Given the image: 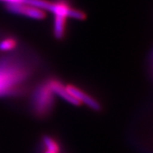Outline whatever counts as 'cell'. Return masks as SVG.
I'll list each match as a JSON object with an SVG mask.
<instances>
[{
    "mask_svg": "<svg viewBox=\"0 0 153 153\" xmlns=\"http://www.w3.org/2000/svg\"><path fill=\"white\" fill-rule=\"evenodd\" d=\"M43 142L47 148V152L52 153H59L60 147H59L58 144L55 142L51 137L48 136V135H44L43 137Z\"/></svg>",
    "mask_w": 153,
    "mask_h": 153,
    "instance_id": "8992f818",
    "label": "cell"
},
{
    "mask_svg": "<svg viewBox=\"0 0 153 153\" xmlns=\"http://www.w3.org/2000/svg\"><path fill=\"white\" fill-rule=\"evenodd\" d=\"M66 88L67 91L71 94L80 104H85L94 111H100L101 106L98 101L94 100L93 97H91L90 95H88V94L83 92L80 88L75 87L73 85H67Z\"/></svg>",
    "mask_w": 153,
    "mask_h": 153,
    "instance_id": "3957f363",
    "label": "cell"
},
{
    "mask_svg": "<svg viewBox=\"0 0 153 153\" xmlns=\"http://www.w3.org/2000/svg\"><path fill=\"white\" fill-rule=\"evenodd\" d=\"M27 76V70L20 60L4 59L0 61V96L15 92V88Z\"/></svg>",
    "mask_w": 153,
    "mask_h": 153,
    "instance_id": "6da1fadb",
    "label": "cell"
},
{
    "mask_svg": "<svg viewBox=\"0 0 153 153\" xmlns=\"http://www.w3.org/2000/svg\"><path fill=\"white\" fill-rule=\"evenodd\" d=\"M45 153H52V152H47V151H46V152H45Z\"/></svg>",
    "mask_w": 153,
    "mask_h": 153,
    "instance_id": "52a82bcc",
    "label": "cell"
},
{
    "mask_svg": "<svg viewBox=\"0 0 153 153\" xmlns=\"http://www.w3.org/2000/svg\"><path fill=\"white\" fill-rule=\"evenodd\" d=\"M54 94L49 88L48 82L38 86L33 94V105L36 113L44 117L51 111L54 104Z\"/></svg>",
    "mask_w": 153,
    "mask_h": 153,
    "instance_id": "7a4b0ae2",
    "label": "cell"
},
{
    "mask_svg": "<svg viewBox=\"0 0 153 153\" xmlns=\"http://www.w3.org/2000/svg\"><path fill=\"white\" fill-rule=\"evenodd\" d=\"M49 88L51 89L52 93L59 96L62 100H66V102L73 105H81V104L74 98L71 94L69 93L66 89V86H64L62 83L57 80H50L48 82Z\"/></svg>",
    "mask_w": 153,
    "mask_h": 153,
    "instance_id": "277c9868",
    "label": "cell"
},
{
    "mask_svg": "<svg viewBox=\"0 0 153 153\" xmlns=\"http://www.w3.org/2000/svg\"><path fill=\"white\" fill-rule=\"evenodd\" d=\"M4 2L5 4H25L28 5L34 6L39 8L43 10H48L54 13L55 10L56 4L55 2H49L46 0H0Z\"/></svg>",
    "mask_w": 153,
    "mask_h": 153,
    "instance_id": "5b68a950",
    "label": "cell"
}]
</instances>
